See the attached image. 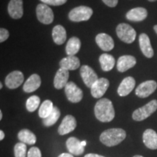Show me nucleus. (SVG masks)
<instances>
[{
	"mask_svg": "<svg viewBox=\"0 0 157 157\" xmlns=\"http://www.w3.org/2000/svg\"><path fill=\"white\" fill-rule=\"evenodd\" d=\"M95 117L102 122H109L115 117V111L112 102L108 98H101L95 105Z\"/></svg>",
	"mask_w": 157,
	"mask_h": 157,
	"instance_id": "nucleus-1",
	"label": "nucleus"
},
{
	"mask_svg": "<svg viewBox=\"0 0 157 157\" xmlns=\"http://www.w3.org/2000/svg\"><path fill=\"white\" fill-rule=\"evenodd\" d=\"M126 132L121 128L108 129L101 133L100 140L103 145L112 147L119 145L126 138Z\"/></svg>",
	"mask_w": 157,
	"mask_h": 157,
	"instance_id": "nucleus-2",
	"label": "nucleus"
},
{
	"mask_svg": "<svg viewBox=\"0 0 157 157\" xmlns=\"http://www.w3.org/2000/svg\"><path fill=\"white\" fill-rule=\"evenodd\" d=\"M93 14V10L87 6H78L71 10L68 13V18L73 22L87 21Z\"/></svg>",
	"mask_w": 157,
	"mask_h": 157,
	"instance_id": "nucleus-3",
	"label": "nucleus"
},
{
	"mask_svg": "<svg viewBox=\"0 0 157 157\" xmlns=\"http://www.w3.org/2000/svg\"><path fill=\"white\" fill-rule=\"evenodd\" d=\"M116 31L119 39L127 44L132 43L136 38V31L127 23H122L118 25Z\"/></svg>",
	"mask_w": 157,
	"mask_h": 157,
	"instance_id": "nucleus-4",
	"label": "nucleus"
},
{
	"mask_svg": "<svg viewBox=\"0 0 157 157\" xmlns=\"http://www.w3.org/2000/svg\"><path fill=\"white\" fill-rule=\"evenodd\" d=\"M157 109V101L152 100L149 103L135 110L132 113V119L135 121H140L147 119L153 114Z\"/></svg>",
	"mask_w": 157,
	"mask_h": 157,
	"instance_id": "nucleus-5",
	"label": "nucleus"
},
{
	"mask_svg": "<svg viewBox=\"0 0 157 157\" xmlns=\"http://www.w3.org/2000/svg\"><path fill=\"white\" fill-rule=\"evenodd\" d=\"M36 13L38 21L43 24H50L53 21V11L48 5H45L44 3L39 4L36 7Z\"/></svg>",
	"mask_w": 157,
	"mask_h": 157,
	"instance_id": "nucleus-6",
	"label": "nucleus"
},
{
	"mask_svg": "<svg viewBox=\"0 0 157 157\" xmlns=\"http://www.w3.org/2000/svg\"><path fill=\"white\" fill-rule=\"evenodd\" d=\"M65 93L70 102L76 103L83 98V92L73 82H68L65 87Z\"/></svg>",
	"mask_w": 157,
	"mask_h": 157,
	"instance_id": "nucleus-7",
	"label": "nucleus"
},
{
	"mask_svg": "<svg viewBox=\"0 0 157 157\" xmlns=\"http://www.w3.org/2000/svg\"><path fill=\"white\" fill-rule=\"evenodd\" d=\"M157 88V83L154 80H148L141 83L135 90L137 97L145 98L154 93Z\"/></svg>",
	"mask_w": 157,
	"mask_h": 157,
	"instance_id": "nucleus-8",
	"label": "nucleus"
},
{
	"mask_svg": "<svg viewBox=\"0 0 157 157\" xmlns=\"http://www.w3.org/2000/svg\"><path fill=\"white\" fill-rule=\"evenodd\" d=\"M80 75L85 85L90 88H91L94 83L98 79L95 71L87 65H84L80 68Z\"/></svg>",
	"mask_w": 157,
	"mask_h": 157,
	"instance_id": "nucleus-9",
	"label": "nucleus"
},
{
	"mask_svg": "<svg viewBox=\"0 0 157 157\" xmlns=\"http://www.w3.org/2000/svg\"><path fill=\"white\" fill-rule=\"evenodd\" d=\"M109 81L105 78H98L92 87L90 88L91 90V95L95 98H101L104 95L105 92L107 91L108 88L109 87Z\"/></svg>",
	"mask_w": 157,
	"mask_h": 157,
	"instance_id": "nucleus-10",
	"label": "nucleus"
},
{
	"mask_svg": "<svg viewBox=\"0 0 157 157\" xmlns=\"http://www.w3.org/2000/svg\"><path fill=\"white\" fill-rule=\"evenodd\" d=\"M24 80V76L19 71H14L10 73L5 78V85L9 89H16L23 84Z\"/></svg>",
	"mask_w": 157,
	"mask_h": 157,
	"instance_id": "nucleus-11",
	"label": "nucleus"
},
{
	"mask_svg": "<svg viewBox=\"0 0 157 157\" xmlns=\"http://www.w3.org/2000/svg\"><path fill=\"white\" fill-rule=\"evenodd\" d=\"M76 124L77 123L75 117L72 115L66 116L58 127V132L59 135H64L73 132L76 127Z\"/></svg>",
	"mask_w": 157,
	"mask_h": 157,
	"instance_id": "nucleus-12",
	"label": "nucleus"
},
{
	"mask_svg": "<svg viewBox=\"0 0 157 157\" xmlns=\"http://www.w3.org/2000/svg\"><path fill=\"white\" fill-rule=\"evenodd\" d=\"M95 42L98 47L105 52L112 50L114 48V42L112 37L105 33L98 34L95 37Z\"/></svg>",
	"mask_w": 157,
	"mask_h": 157,
	"instance_id": "nucleus-13",
	"label": "nucleus"
},
{
	"mask_svg": "<svg viewBox=\"0 0 157 157\" xmlns=\"http://www.w3.org/2000/svg\"><path fill=\"white\" fill-rule=\"evenodd\" d=\"M9 15L13 19H20L23 17V0H10L7 7Z\"/></svg>",
	"mask_w": 157,
	"mask_h": 157,
	"instance_id": "nucleus-14",
	"label": "nucleus"
},
{
	"mask_svg": "<svg viewBox=\"0 0 157 157\" xmlns=\"http://www.w3.org/2000/svg\"><path fill=\"white\" fill-rule=\"evenodd\" d=\"M135 86V80L132 76L124 78L121 81V84L118 87L117 93L121 97L128 95L132 91Z\"/></svg>",
	"mask_w": 157,
	"mask_h": 157,
	"instance_id": "nucleus-15",
	"label": "nucleus"
},
{
	"mask_svg": "<svg viewBox=\"0 0 157 157\" xmlns=\"http://www.w3.org/2000/svg\"><path fill=\"white\" fill-rule=\"evenodd\" d=\"M136 58L132 56H122L118 59L117 70L119 72H125L129 68L134 67L136 64Z\"/></svg>",
	"mask_w": 157,
	"mask_h": 157,
	"instance_id": "nucleus-16",
	"label": "nucleus"
},
{
	"mask_svg": "<svg viewBox=\"0 0 157 157\" xmlns=\"http://www.w3.org/2000/svg\"><path fill=\"white\" fill-rule=\"evenodd\" d=\"M139 44L140 50L146 58H151L154 56V50L151 44L150 39L146 34H141L139 36Z\"/></svg>",
	"mask_w": 157,
	"mask_h": 157,
	"instance_id": "nucleus-17",
	"label": "nucleus"
},
{
	"mask_svg": "<svg viewBox=\"0 0 157 157\" xmlns=\"http://www.w3.org/2000/svg\"><path fill=\"white\" fill-rule=\"evenodd\" d=\"M68 78H69V72L68 71L60 68L57 71L54 78V87L57 90H61L65 88L68 83Z\"/></svg>",
	"mask_w": 157,
	"mask_h": 157,
	"instance_id": "nucleus-18",
	"label": "nucleus"
},
{
	"mask_svg": "<svg viewBox=\"0 0 157 157\" xmlns=\"http://www.w3.org/2000/svg\"><path fill=\"white\" fill-rule=\"evenodd\" d=\"M66 147L72 155L80 156L84 151V146H82L81 141L75 137H71L66 141Z\"/></svg>",
	"mask_w": 157,
	"mask_h": 157,
	"instance_id": "nucleus-19",
	"label": "nucleus"
},
{
	"mask_svg": "<svg viewBox=\"0 0 157 157\" xmlns=\"http://www.w3.org/2000/svg\"><path fill=\"white\" fill-rule=\"evenodd\" d=\"M143 141L148 148L151 150L157 149V133L154 129H148L143 132Z\"/></svg>",
	"mask_w": 157,
	"mask_h": 157,
	"instance_id": "nucleus-20",
	"label": "nucleus"
},
{
	"mask_svg": "<svg viewBox=\"0 0 157 157\" xmlns=\"http://www.w3.org/2000/svg\"><path fill=\"white\" fill-rule=\"evenodd\" d=\"M148 16V11L143 7H135L128 11L126 14L127 20L131 21H142Z\"/></svg>",
	"mask_w": 157,
	"mask_h": 157,
	"instance_id": "nucleus-21",
	"label": "nucleus"
},
{
	"mask_svg": "<svg viewBox=\"0 0 157 157\" xmlns=\"http://www.w3.org/2000/svg\"><path fill=\"white\" fill-rule=\"evenodd\" d=\"M41 83H42V81H41L40 76L38 74H34L26 80L23 89L27 93H33L38 90V88L40 87Z\"/></svg>",
	"mask_w": 157,
	"mask_h": 157,
	"instance_id": "nucleus-22",
	"label": "nucleus"
},
{
	"mask_svg": "<svg viewBox=\"0 0 157 157\" xmlns=\"http://www.w3.org/2000/svg\"><path fill=\"white\" fill-rule=\"evenodd\" d=\"M61 68L67 71H74L80 67V60L76 56H68L60 61Z\"/></svg>",
	"mask_w": 157,
	"mask_h": 157,
	"instance_id": "nucleus-23",
	"label": "nucleus"
},
{
	"mask_svg": "<svg viewBox=\"0 0 157 157\" xmlns=\"http://www.w3.org/2000/svg\"><path fill=\"white\" fill-rule=\"evenodd\" d=\"M52 39L54 42L58 45H61L66 40V31L63 25H56L52 29Z\"/></svg>",
	"mask_w": 157,
	"mask_h": 157,
	"instance_id": "nucleus-24",
	"label": "nucleus"
},
{
	"mask_svg": "<svg viewBox=\"0 0 157 157\" xmlns=\"http://www.w3.org/2000/svg\"><path fill=\"white\" fill-rule=\"evenodd\" d=\"M80 48H81V41H80V39L76 36L71 37L68 41L67 44H66V54L68 56H74L76 53H78L80 50Z\"/></svg>",
	"mask_w": 157,
	"mask_h": 157,
	"instance_id": "nucleus-25",
	"label": "nucleus"
},
{
	"mask_svg": "<svg viewBox=\"0 0 157 157\" xmlns=\"http://www.w3.org/2000/svg\"><path fill=\"white\" fill-rule=\"evenodd\" d=\"M18 139L21 143L28 145H34L36 142V137L34 133L28 129H23L17 135Z\"/></svg>",
	"mask_w": 157,
	"mask_h": 157,
	"instance_id": "nucleus-26",
	"label": "nucleus"
},
{
	"mask_svg": "<svg viewBox=\"0 0 157 157\" xmlns=\"http://www.w3.org/2000/svg\"><path fill=\"white\" fill-rule=\"evenodd\" d=\"M102 70L104 71H109L112 70L115 65V59L111 55L103 53L99 58Z\"/></svg>",
	"mask_w": 157,
	"mask_h": 157,
	"instance_id": "nucleus-27",
	"label": "nucleus"
},
{
	"mask_svg": "<svg viewBox=\"0 0 157 157\" xmlns=\"http://www.w3.org/2000/svg\"><path fill=\"white\" fill-rule=\"evenodd\" d=\"M60 117V111L57 106H54L53 110L48 117L43 119V124L45 127H50L55 124Z\"/></svg>",
	"mask_w": 157,
	"mask_h": 157,
	"instance_id": "nucleus-28",
	"label": "nucleus"
},
{
	"mask_svg": "<svg viewBox=\"0 0 157 157\" xmlns=\"http://www.w3.org/2000/svg\"><path fill=\"white\" fill-rule=\"evenodd\" d=\"M54 105L52 102L50 101V100H46L43 102L42 105H41L40 108L39 110V117L42 118V119H45L50 114L53 110Z\"/></svg>",
	"mask_w": 157,
	"mask_h": 157,
	"instance_id": "nucleus-29",
	"label": "nucleus"
},
{
	"mask_svg": "<svg viewBox=\"0 0 157 157\" xmlns=\"http://www.w3.org/2000/svg\"><path fill=\"white\" fill-rule=\"evenodd\" d=\"M39 104H40V98L36 95H33L28 98L25 103V107L29 112H34L38 109Z\"/></svg>",
	"mask_w": 157,
	"mask_h": 157,
	"instance_id": "nucleus-30",
	"label": "nucleus"
},
{
	"mask_svg": "<svg viewBox=\"0 0 157 157\" xmlns=\"http://www.w3.org/2000/svg\"><path fill=\"white\" fill-rule=\"evenodd\" d=\"M27 147L23 143H17L14 147L15 157H26Z\"/></svg>",
	"mask_w": 157,
	"mask_h": 157,
	"instance_id": "nucleus-31",
	"label": "nucleus"
},
{
	"mask_svg": "<svg viewBox=\"0 0 157 157\" xmlns=\"http://www.w3.org/2000/svg\"><path fill=\"white\" fill-rule=\"evenodd\" d=\"M42 3L48 5L60 6L64 5L68 0H40Z\"/></svg>",
	"mask_w": 157,
	"mask_h": 157,
	"instance_id": "nucleus-32",
	"label": "nucleus"
},
{
	"mask_svg": "<svg viewBox=\"0 0 157 157\" xmlns=\"http://www.w3.org/2000/svg\"><path fill=\"white\" fill-rule=\"evenodd\" d=\"M27 157H42V153L37 147H32L29 149Z\"/></svg>",
	"mask_w": 157,
	"mask_h": 157,
	"instance_id": "nucleus-33",
	"label": "nucleus"
},
{
	"mask_svg": "<svg viewBox=\"0 0 157 157\" xmlns=\"http://www.w3.org/2000/svg\"><path fill=\"white\" fill-rule=\"evenodd\" d=\"M10 36L9 31L6 29L1 28L0 29V42L2 43L3 42L7 40Z\"/></svg>",
	"mask_w": 157,
	"mask_h": 157,
	"instance_id": "nucleus-34",
	"label": "nucleus"
},
{
	"mask_svg": "<svg viewBox=\"0 0 157 157\" xmlns=\"http://www.w3.org/2000/svg\"><path fill=\"white\" fill-rule=\"evenodd\" d=\"M102 1L110 7H114L118 4V0H102Z\"/></svg>",
	"mask_w": 157,
	"mask_h": 157,
	"instance_id": "nucleus-35",
	"label": "nucleus"
},
{
	"mask_svg": "<svg viewBox=\"0 0 157 157\" xmlns=\"http://www.w3.org/2000/svg\"><path fill=\"white\" fill-rule=\"evenodd\" d=\"M84 157H105V156H101V155L95 154H86Z\"/></svg>",
	"mask_w": 157,
	"mask_h": 157,
	"instance_id": "nucleus-36",
	"label": "nucleus"
},
{
	"mask_svg": "<svg viewBox=\"0 0 157 157\" xmlns=\"http://www.w3.org/2000/svg\"><path fill=\"white\" fill-rule=\"evenodd\" d=\"M58 157H74L71 154H68V153H63V154H61L59 155Z\"/></svg>",
	"mask_w": 157,
	"mask_h": 157,
	"instance_id": "nucleus-37",
	"label": "nucleus"
},
{
	"mask_svg": "<svg viewBox=\"0 0 157 157\" xmlns=\"http://www.w3.org/2000/svg\"><path fill=\"white\" fill-rule=\"evenodd\" d=\"M5 138V133L2 130H0V140H2Z\"/></svg>",
	"mask_w": 157,
	"mask_h": 157,
	"instance_id": "nucleus-38",
	"label": "nucleus"
},
{
	"mask_svg": "<svg viewBox=\"0 0 157 157\" xmlns=\"http://www.w3.org/2000/svg\"><path fill=\"white\" fill-rule=\"evenodd\" d=\"M81 144L82 146H86V141H82Z\"/></svg>",
	"mask_w": 157,
	"mask_h": 157,
	"instance_id": "nucleus-39",
	"label": "nucleus"
},
{
	"mask_svg": "<svg viewBox=\"0 0 157 157\" xmlns=\"http://www.w3.org/2000/svg\"><path fill=\"white\" fill-rule=\"evenodd\" d=\"M2 111H0V120H2Z\"/></svg>",
	"mask_w": 157,
	"mask_h": 157,
	"instance_id": "nucleus-40",
	"label": "nucleus"
},
{
	"mask_svg": "<svg viewBox=\"0 0 157 157\" xmlns=\"http://www.w3.org/2000/svg\"><path fill=\"white\" fill-rule=\"evenodd\" d=\"M154 31H156V33L157 34V25H154Z\"/></svg>",
	"mask_w": 157,
	"mask_h": 157,
	"instance_id": "nucleus-41",
	"label": "nucleus"
},
{
	"mask_svg": "<svg viewBox=\"0 0 157 157\" xmlns=\"http://www.w3.org/2000/svg\"><path fill=\"white\" fill-rule=\"evenodd\" d=\"M133 157H143V156H140V155H135V156H134Z\"/></svg>",
	"mask_w": 157,
	"mask_h": 157,
	"instance_id": "nucleus-42",
	"label": "nucleus"
},
{
	"mask_svg": "<svg viewBox=\"0 0 157 157\" xmlns=\"http://www.w3.org/2000/svg\"><path fill=\"white\" fill-rule=\"evenodd\" d=\"M2 87H3L2 84V83H0V89H2Z\"/></svg>",
	"mask_w": 157,
	"mask_h": 157,
	"instance_id": "nucleus-43",
	"label": "nucleus"
},
{
	"mask_svg": "<svg viewBox=\"0 0 157 157\" xmlns=\"http://www.w3.org/2000/svg\"><path fill=\"white\" fill-rule=\"evenodd\" d=\"M149 2H156V0H148Z\"/></svg>",
	"mask_w": 157,
	"mask_h": 157,
	"instance_id": "nucleus-44",
	"label": "nucleus"
}]
</instances>
